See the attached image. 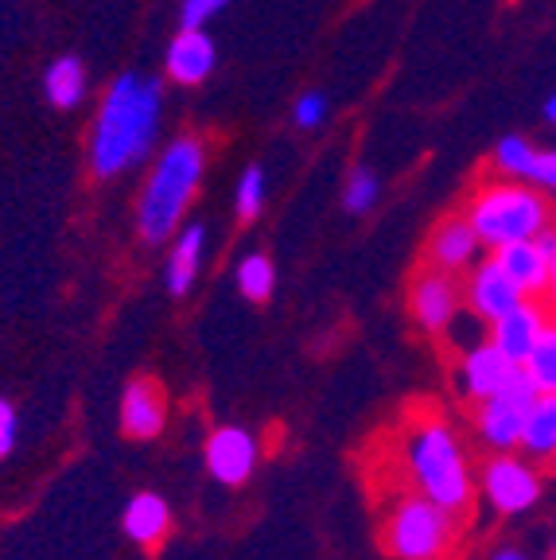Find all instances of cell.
<instances>
[{"instance_id":"obj_1","label":"cell","mask_w":556,"mask_h":560,"mask_svg":"<svg viewBox=\"0 0 556 560\" xmlns=\"http://www.w3.org/2000/svg\"><path fill=\"white\" fill-rule=\"evenodd\" d=\"M160 129V82L121 74L102 102V114L90 140V164L102 179L140 164L152 152Z\"/></svg>"},{"instance_id":"obj_2","label":"cell","mask_w":556,"mask_h":560,"mask_svg":"<svg viewBox=\"0 0 556 560\" xmlns=\"http://www.w3.org/2000/svg\"><path fill=\"white\" fill-rule=\"evenodd\" d=\"M202 164H207V152L192 137L172 140L164 149L157 172H152L144 195H140V234H144V242H164L179 226L183 210H187L202 179Z\"/></svg>"},{"instance_id":"obj_3","label":"cell","mask_w":556,"mask_h":560,"mask_svg":"<svg viewBox=\"0 0 556 560\" xmlns=\"http://www.w3.org/2000/svg\"><path fill=\"white\" fill-rule=\"evenodd\" d=\"M405 467L425 499L440 502L443 510H463L471 502V479L452 429L440 420H420L405 436Z\"/></svg>"},{"instance_id":"obj_4","label":"cell","mask_w":556,"mask_h":560,"mask_svg":"<svg viewBox=\"0 0 556 560\" xmlns=\"http://www.w3.org/2000/svg\"><path fill=\"white\" fill-rule=\"evenodd\" d=\"M467 222L478 242L502 249L513 242H530L548 226V202L522 184H490L471 199Z\"/></svg>"},{"instance_id":"obj_5","label":"cell","mask_w":556,"mask_h":560,"mask_svg":"<svg viewBox=\"0 0 556 560\" xmlns=\"http://www.w3.org/2000/svg\"><path fill=\"white\" fill-rule=\"evenodd\" d=\"M452 545V510L413 494L401 499L385 517V549L393 560H443Z\"/></svg>"},{"instance_id":"obj_6","label":"cell","mask_w":556,"mask_h":560,"mask_svg":"<svg viewBox=\"0 0 556 560\" xmlns=\"http://www.w3.org/2000/svg\"><path fill=\"white\" fill-rule=\"evenodd\" d=\"M537 397H541L537 382H533L530 370L522 366L495 397L483 401V412H478V432H483V440L495 444V447H518L522 444L525 417H530V409H533Z\"/></svg>"},{"instance_id":"obj_7","label":"cell","mask_w":556,"mask_h":560,"mask_svg":"<svg viewBox=\"0 0 556 560\" xmlns=\"http://www.w3.org/2000/svg\"><path fill=\"white\" fill-rule=\"evenodd\" d=\"M467 300H471V312H478L487 324H495V319H502L506 312H513V307L530 296H525L522 284L498 265V257H490V261L475 265V272H471Z\"/></svg>"},{"instance_id":"obj_8","label":"cell","mask_w":556,"mask_h":560,"mask_svg":"<svg viewBox=\"0 0 556 560\" xmlns=\"http://www.w3.org/2000/svg\"><path fill=\"white\" fill-rule=\"evenodd\" d=\"M483 487H487V499L495 502L502 514H522L541 494L537 471L525 467L522 459H510V455H502V459H495V464L487 467Z\"/></svg>"},{"instance_id":"obj_9","label":"cell","mask_w":556,"mask_h":560,"mask_svg":"<svg viewBox=\"0 0 556 560\" xmlns=\"http://www.w3.org/2000/svg\"><path fill=\"white\" fill-rule=\"evenodd\" d=\"M545 331H548V315L541 304H533V296L522 300L513 312H506L502 319L490 324V339H495L518 366H525V359L533 354V347H537Z\"/></svg>"},{"instance_id":"obj_10","label":"cell","mask_w":556,"mask_h":560,"mask_svg":"<svg viewBox=\"0 0 556 560\" xmlns=\"http://www.w3.org/2000/svg\"><path fill=\"white\" fill-rule=\"evenodd\" d=\"M518 370L522 366H518L495 339H487V342H478L475 350H467L463 374H460V389H467V394L478 397V401H487V397H495Z\"/></svg>"},{"instance_id":"obj_11","label":"cell","mask_w":556,"mask_h":560,"mask_svg":"<svg viewBox=\"0 0 556 560\" xmlns=\"http://www.w3.org/2000/svg\"><path fill=\"white\" fill-rule=\"evenodd\" d=\"M253 464H257V440L245 429H218L207 440V467L218 482L238 487L253 475Z\"/></svg>"},{"instance_id":"obj_12","label":"cell","mask_w":556,"mask_h":560,"mask_svg":"<svg viewBox=\"0 0 556 560\" xmlns=\"http://www.w3.org/2000/svg\"><path fill=\"white\" fill-rule=\"evenodd\" d=\"M121 429L132 440H152L164 429V394L157 382L137 377L121 397Z\"/></svg>"},{"instance_id":"obj_13","label":"cell","mask_w":556,"mask_h":560,"mask_svg":"<svg viewBox=\"0 0 556 560\" xmlns=\"http://www.w3.org/2000/svg\"><path fill=\"white\" fill-rule=\"evenodd\" d=\"M413 312L428 331H443L452 324V315L460 312V292H455V280L448 272H425L413 284Z\"/></svg>"},{"instance_id":"obj_14","label":"cell","mask_w":556,"mask_h":560,"mask_svg":"<svg viewBox=\"0 0 556 560\" xmlns=\"http://www.w3.org/2000/svg\"><path fill=\"white\" fill-rule=\"evenodd\" d=\"M215 70V44L202 27H183L179 39L167 47V74L183 86H195Z\"/></svg>"},{"instance_id":"obj_15","label":"cell","mask_w":556,"mask_h":560,"mask_svg":"<svg viewBox=\"0 0 556 560\" xmlns=\"http://www.w3.org/2000/svg\"><path fill=\"white\" fill-rule=\"evenodd\" d=\"M498 265L510 272L518 284H522L525 296H537V292H548V280H553V261L541 254V245L533 242H513V245H502L495 249Z\"/></svg>"},{"instance_id":"obj_16","label":"cell","mask_w":556,"mask_h":560,"mask_svg":"<svg viewBox=\"0 0 556 560\" xmlns=\"http://www.w3.org/2000/svg\"><path fill=\"white\" fill-rule=\"evenodd\" d=\"M478 234L467 219H452L443 222L440 230L432 234V245H428V254H432V265H440L443 272L452 269H467L475 265V254H478Z\"/></svg>"},{"instance_id":"obj_17","label":"cell","mask_w":556,"mask_h":560,"mask_svg":"<svg viewBox=\"0 0 556 560\" xmlns=\"http://www.w3.org/2000/svg\"><path fill=\"white\" fill-rule=\"evenodd\" d=\"M167 525H172V514H167V502L160 494H137L125 510V534L148 549L164 541Z\"/></svg>"},{"instance_id":"obj_18","label":"cell","mask_w":556,"mask_h":560,"mask_svg":"<svg viewBox=\"0 0 556 560\" xmlns=\"http://www.w3.org/2000/svg\"><path fill=\"white\" fill-rule=\"evenodd\" d=\"M44 90H47V102L51 105L74 109V105L86 97V67H82V59H74V55L55 59L44 74Z\"/></svg>"},{"instance_id":"obj_19","label":"cell","mask_w":556,"mask_h":560,"mask_svg":"<svg viewBox=\"0 0 556 560\" xmlns=\"http://www.w3.org/2000/svg\"><path fill=\"white\" fill-rule=\"evenodd\" d=\"M202 226H187L172 245V257H167V289L172 296H183V292L195 284V272H199V257H202Z\"/></svg>"},{"instance_id":"obj_20","label":"cell","mask_w":556,"mask_h":560,"mask_svg":"<svg viewBox=\"0 0 556 560\" xmlns=\"http://www.w3.org/2000/svg\"><path fill=\"white\" fill-rule=\"evenodd\" d=\"M522 444L533 455H556V394H541L525 417Z\"/></svg>"},{"instance_id":"obj_21","label":"cell","mask_w":556,"mask_h":560,"mask_svg":"<svg viewBox=\"0 0 556 560\" xmlns=\"http://www.w3.org/2000/svg\"><path fill=\"white\" fill-rule=\"evenodd\" d=\"M525 370L537 382L541 394H556V327H548L541 335V342L533 347V354L525 359Z\"/></svg>"},{"instance_id":"obj_22","label":"cell","mask_w":556,"mask_h":560,"mask_svg":"<svg viewBox=\"0 0 556 560\" xmlns=\"http://www.w3.org/2000/svg\"><path fill=\"white\" fill-rule=\"evenodd\" d=\"M495 164L510 175H525L530 179L533 164H537V149L525 137H502L495 149Z\"/></svg>"},{"instance_id":"obj_23","label":"cell","mask_w":556,"mask_h":560,"mask_svg":"<svg viewBox=\"0 0 556 560\" xmlns=\"http://www.w3.org/2000/svg\"><path fill=\"white\" fill-rule=\"evenodd\" d=\"M273 280H277V272H273V261L262 254H253L242 261V269H238V289L245 292L250 300H265L273 292Z\"/></svg>"},{"instance_id":"obj_24","label":"cell","mask_w":556,"mask_h":560,"mask_svg":"<svg viewBox=\"0 0 556 560\" xmlns=\"http://www.w3.org/2000/svg\"><path fill=\"white\" fill-rule=\"evenodd\" d=\"M350 214H366V210L378 202V175L370 167H355L350 172V184H347V195H343Z\"/></svg>"},{"instance_id":"obj_25","label":"cell","mask_w":556,"mask_h":560,"mask_svg":"<svg viewBox=\"0 0 556 560\" xmlns=\"http://www.w3.org/2000/svg\"><path fill=\"white\" fill-rule=\"evenodd\" d=\"M262 202H265V172L262 167H250L242 175V184H238V214L242 219H257Z\"/></svg>"},{"instance_id":"obj_26","label":"cell","mask_w":556,"mask_h":560,"mask_svg":"<svg viewBox=\"0 0 556 560\" xmlns=\"http://www.w3.org/2000/svg\"><path fill=\"white\" fill-rule=\"evenodd\" d=\"M327 121V97L323 94H304L296 102V125L300 129H320Z\"/></svg>"},{"instance_id":"obj_27","label":"cell","mask_w":556,"mask_h":560,"mask_svg":"<svg viewBox=\"0 0 556 560\" xmlns=\"http://www.w3.org/2000/svg\"><path fill=\"white\" fill-rule=\"evenodd\" d=\"M230 0H183V27H202L215 12L227 9Z\"/></svg>"},{"instance_id":"obj_28","label":"cell","mask_w":556,"mask_h":560,"mask_svg":"<svg viewBox=\"0 0 556 560\" xmlns=\"http://www.w3.org/2000/svg\"><path fill=\"white\" fill-rule=\"evenodd\" d=\"M12 444H16V412H12V405L0 397V459L12 452Z\"/></svg>"},{"instance_id":"obj_29","label":"cell","mask_w":556,"mask_h":560,"mask_svg":"<svg viewBox=\"0 0 556 560\" xmlns=\"http://www.w3.org/2000/svg\"><path fill=\"white\" fill-rule=\"evenodd\" d=\"M530 179L548 187V191H556V152H537V164H533Z\"/></svg>"},{"instance_id":"obj_30","label":"cell","mask_w":556,"mask_h":560,"mask_svg":"<svg viewBox=\"0 0 556 560\" xmlns=\"http://www.w3.org/2000/svg\"><path fill=\"white\" fill-rule=\"evenodd\" d=\"M533 242L541 245V254H545L548 261H556V230H553V226H545V230H541V234L533 237Z\"/></svg>"},{"instance_id":"obj_31","label":"cell","mask_w":556,"mask_h":560,"mask_svg":"<svg viewBox=\"0 0 556 560\" xmlns=\"http://www.w3.org/2000/svg\"><path fill=\"white\" fill-rule=\"evenodd\" d=\"M545 117H548V121L556 125V94H553V97H548V102H545Z\"/></svg>"},{"instance_id":"obj_32","label":"cell","mask_w":556,"mask_h":560,"mask_svg":"<svg viewBox=\"0 0 556 560\" xmlns=\"http://www.w3.org/2000/svg\"><path fill=\"white\" fill-rule=\"evenodd\" d=\"M495 560H525L522 557V552H513V549H506V552H498V557Z\"/></svg>"},{"instance_id":"obj_33","label":"cell","mask_w":556,"mask_h":560,"mask_svg":"<svg viewBox=\"0 0 556 560\" xmlns=\"http://www.w3.org/2000/svg\"><path fill=\"white\" fill-rule=\"evenodd\" d=\"M548 292L556 296V261H553V280H548Z\"/></svg>"}]
</instances>
